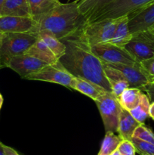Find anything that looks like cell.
Wrapping results in <instances>:
<instances>
[{
  "label": "cell",
  "mask_w": 154,
  "mask_h": 155,
  "mask_svg": "<svg viewBox=\"0 0 154 155\" xmlns=\"http://www.w3.org/2000/svg\"><path fill=\"white\" fill-rule=\"evenodd\" d=\"M133 137L143 140L144 142L154 145V133L149 128L146 127L144 124H140L134 130Z\"/></svg>",
  "instance_id": "26"
},
{
  "label": "cell",
  "mask_w": 154,
  "mask_h": 155,
  "mask_svg": "<svg viewBox=\"0 0 154 155\" xmlns=\"http://www.w3.org/2000/svg\"><path fill=\"white\" fill-rule=\"evenodd\" d=\"M38 37L42 39L51 49V51L59 59L66 51V45L61 40L57 39L54 35L47 32H39L37 33Z\"/></svg>",
  "instance_id": "23"
},
{
  "label": "cell",
  "mask_w": 154,
  "mask_h": 155,
  "mask_svg": "<svg viewBox=\"0 0 154 155\" xmlns=\"http://www.w3.org/2000/svg\"><path fill=\"white\" fill-rule=\"evenodd\" d=\"M122 155H135L136 148L131 141L122 140L117 148Z\"/></svg>",
  "instance_id": "29"
},
{
  "label": "cell",
  "mask_w": 154,
  "mask_h": 155,
  "mask_svg": "<svg viewBox=\"0 0 154 155\" xmlns=\"http://www.w3.org/2000/svg\"><path fill=\"white\" fill-rule=\"evenodd\" d=\"M124 48L137 62L154 56V28L132 34Z\"/></svg>",
  "instance_id": "7"
},
{
  "label": "cell",
  "mask_w": 154,
  "mask_h": 155,
  "mask_svg": "<svg viewBox=\"0 0 154 155\" xmlns=\"http://www.w3.org/2000/svg\"><path fill=\"white\" fill-rule=\"evenodd\" d=\"M149 116L154 120V101L150 103L149 109Z\"/></svg>",
  "instance_id": "32"
},
{
  "label": "cell",
  "mask_w": 154,
  "mask_h": 155,
  "mask_svg": "<svg viewBox=\"0 0 154 155\" xmlns=\"http://www.w3.org/2000/svg\"><path fill=\"white\" fill-rule=\"evenodd\" d=\"M37 22L32 17L1 16L0 33H35Z\"/></svg>",
  "instance_id": "11"
},
{
  "label": "cell",
  "mask_w": 154,
  "mask_h": 155,
  "mask_svg": "<svg viewBox=\"0 0 154 155\" xmlns=\"http://www.w3.org/2000/svg\"><path fill=\"white\" fill-rule=\"evenodd\" d=\"M2 37V36H1ZM1 37H0V39H1ZM2 68H3L2 65V62H1V58H0V69H2Z\"/></svg>",
  "instance_id": "37"
},
{
  "label": "cell",
  "mask_w": 154,
  "mask_h": 155,
  "mask_svg": "<svg viewBox=\"0 0 154 155\" xmlns=\"http://www.w3.org/2000/svg\"><path fill=\"white\" fill-rule=\"evenodd\" d=\"M36 22V33L47 32L60 40L79 36L86 25V20L79 9L77 1L60 2Z\"/></svg>",
  "instance_id": "2"
},
{
  "label": "cell",
  "mask_w": 154,
  "mask_h": 155,
  "mask_svg": "<svg viewBox=\"0 0 154 155\" xmlns=\"http://www.w3.org/2000/svg\"><path fill=\"white\" fill-rule=\"evenodd\" d=\"M106 132L117 133L119 117L122 107L112 92H106L95 100Z\"/></svg>",
  "instance_id": "6"
},
{
  "label": "cell",
  "mask_w": 154,
  "mask_h": 155,
  "mask_svg": "<svg viewBox=\"0 0 154 155\" xmlns=\"http://www.w3.org/2000/svg\"><path fill=\"white\" fill-rule=\"evenodd\" d=\"M98 155H101V154H98Z\"/></svg>",
  "instance_id": "40"
},
{
  "label": "cell",
  "mask_w": 154,
  "mask_h": 155,
  "mask_svg": "<svg viewBox=\"0 0 154 155\" xmlns=\"http://www.w3.org/2000/svg\"><path fill=\"white\" fill-rule=\"evenodd\" d=\"M110 155H122V154H121V153L118 151V149H116V150H115L113 152H112Z\"/></svg>",
  "instance_id": "35"
},
{
  "label": "cell",
  "mask_w": 154,
  "mask_h": 155,
  "mask_svg": "<svg viewBox=\"0 0 154 155\" xmlns=\"http://www.w3.org/2000/svg\"><path fill=\"white\" fill-rule=\"evenodd\" d=\"M37 39V33L30 32L2 33L0 39V58L3 68H7L13 57L27 53Z\"/></svg>",
  "instance_id": "3"
},
{
  "label": "cell",
  "mask_w": 154,
  "mask_h": 155,
  "mask_svg": "<svg viewBox=\"0 0 154 155\" xmlns=\"http://www.w3.org/2000/svg\"><path fill=\"white\" fill-rule=\"evenodd\" d=\"M75 1H77V2H79V1H81V0H75Z\"/></svg>",
  "instance_id": "39"
},
{
  "label": "cell",
  "mask_w": 154,
  "mask_h": 155,
  "mask_svg": "<svg viewBox=\"0 0 154 155\" xmlns=\"http://www.w3.org/2000/svg\"><path fill=\"white\" fill-rule=\"evenodd\" d=\"M3 102H4V98H3V96L2 95V94L0 93V111H1L2 107L3 105Z\"/></svg>",
  "instance_id": "34"
},
{
  "label": "cell",
  "mask_w": 154,
  "mask_h": 155,
  "mask_svg": "<svg viewBox=\"0 0 154 155\" xmlns=\"http://www.w3.org/2000/svg\"><path fill=\"white\" fill-rule=\"evenodd\" d=\"M140 124H142L137 122L128 110L122 108L119 117L117 133L122 139L131 141L134 130Z\"/></svg>",
  "instance_id": "16"
},
{
  "label": "cell",
  "mask_w": 154,
  "mask_h": 155,
  "mask_svg": "<svg viewBox=\"0 0 154 155\" xmlns=\"http://www.w3.org/2000/svg\"><path fill=\"white\" fill-rule=\"evenodd\" d=\"M123 139L119 136H116L112 132H106V135L104 138L101 149L98 154L110 155L112 152L117 149L118 146Z\"/></svg>",
  "instance_id": "25"
},
{
  "label": "cell",
  "mask_w": 154,
  "mask_h": 155,
  "mask_svg": "<svg viewBox=\"0 0 154 155\" xmlns=\"http://www.w3.org/2000/svg\"><path fill=\"white\" fill-rule=\"evenodd\" d=\"M71 75L59 61L52 64H48L38 71L27 76L25 79L30 80L49 82L61 85L70 89L71 82L73 79Z\"/></svg>",
  "instance_id": "9"
},
{
  "label": "cell",
  "mask_w": 154,
  "mask_h": 155,
  "mask_svg": "<svg viewBox=\"0 0 154 155\" xmlns=\"http://www.w3.org/2000/svg\"><path fill=\"white\" fill-rule=\"evenodd\" d=\"M119 18L106 19L87 24L82 30L80 38L88 45L109 43L113 36Z\"/></svg>",
  "instance_id": "5"
},
{
  "label": "cell",
  "mask_w": 154,
  "mask_h": 155,
  "mask_svg": "<svg viewBox=\"0 0 154 155\" xmlns=\"http://www.w3.org/2000/svg\"><path fill=\"white\" fill-rule=\"evenodd\" d=\"M103 66L106 77L111 86L112 93L118 98L125 89L129 88V85L120 71L109 66L107 64L103 63Z\"/></svg>",
  "instance_id": "15"
},
{
  "label": "cell",
  "mask_w": 154,
  "mask_h": 155,
  "mask_svg": "<svg viewBox=\"0 0 154 155\" xmlns=\"http://www.w3.org/2000/svg\"><path fill=\"white\" fill-rule=\"evenodd\" d=\"M152 2L154 0H115L91 18L86 24L125 16L143 8Z\"/></svg>",
  "instance_id": "4"
},
{
  "label": "cell",
  "mask_w": 154,
  "mask_h": 155,
  "mask_svg": "<svg viewBox=\"0 0 154 155\" xmlns=\"http://www.w3.org/2000/svg\"><path fill=\"white\" fill-rule=\"evenodd\" d=\"M27 54L36 58L48 64H52L58 61V58L56 57L55 54L39 37L33 46L27 51Z\"/></svg>",
  "instance_id": "19"
},
{
  "label": "cell",
  "mask_w": 154,
  "mask_h": 155,
  "mask_svg": "<svg viewBox=\"0 0 154 155\" xmlns=\"http://www.w3.org/2000/svg\"><path fill=\"white\" fill-rule=\"evenodd\" d=\"M131 37L132 34L130 33L128 29V15H125L119 18L116 30L109 43L124 48V46L129 42Z\"/></svg>",
  "instance_id": "18"
},
{
  "label": "cell",
  "mask_w": 154,
  "mask_h": 155,
  "mask_svg": "<svg viewBox=\"0 0 154 155\" xmlns=\"http://www.w3.org/2000/svg\"><path fill=\"white\" fill-rule=\"evenodd\" d=\"M131 141L140 155H154V145L134 137Z\"/></svg>",
  "instance_id": "27"
},
{
  "label": "cell",
  "mask_w": 154,
  "mask_h": 155,
  "mask_svg": "<svg viewBox=\"0 0 154 155\" xmlns=\"http://www.w3.org/2000/svg\"><path fill=\"white\" fill-rule=\"evenodd\" d=\"M143 92L137 88H127L118 97L121 107L126 110H131L139 104Z\"/></svg>",
  "instance_id": "21"
},
{
  "label": "cell",
  "mask_w": 154,
  "mask_h": 155,
  "mask_svg": "<svg viewBox=\"0 0 154 155\" xmlns=\"http://www.w3.org/2000/svg\"><path fill=\"white\" fill-rule=\"evenodd\" d=\"M66 45L65 53L58 61L74 77L82 78L102 87L107 92H112L106 77L103 63L79 36L61 40Z\"/></svg>",
  "instance_id": "1"
},
{
  "label": "cell",
  "mask_w": 154,
  "mask_h": 155,
  "mask_svg": "<svg viewBox=\"0 0 154 155\" xmlns=\"http://www.w3.org/2000/svg\"><path fill=\"white\" fill-rule=\"evenodd\" d=\"M31 17L29 0H5L2 16Z\"/></svg>",
  "instance_id": "17"
},
{
  "label": "cell",
  "mask_w": 154,
  "mask_h": 155,
  "mask_svg": "<svg viewBox=\"0 0 154 155\" xmlns=\"http://www.w3.org/2000/svg\"><path fill=\"white\" fill-rule=\"evenodd\" d=\"M46 65L48 64L45 62L25 53L11 58L8 63L7 68L13 70L21 78L25 79L27 76L37 72Z\"/></svg>",
  "instance_id": "10"
},
{
  "label": "cell",
  "mask_w": 154,
  "mask_h": 155,
  "mask_svg": "<svg viewBox=\"0 0 154 155\" xmlns=\"http://www.w3.org/2000/svg\"><path fill=\"white\" fill-rule=\"evenodd\" d=\"M70 89L81 92L82 94L89 97L94 101L107 92L98 85L79 77H73L71 82Z\"/></svg>",
  "instance_id": "14"
},
{
  "label": "cell",
  "mask_w": 154,
  "mask_h": 155,
  "mask_svg": "<svg viewBox=\"0 0 154 155\" xmlns=\"http://www.w3.org/2000/svg\"><path fill=\"white\" fill-rule=\"evenodd\" d=\"M141 91H144L146 93L148 98L149 101L153 102L154 101V83H149L145 86H143L141 89Z\"/></svg>",
  "instance_id": "30"
},
{
  "label": "cell",
  "mask_w": 154,
  "mask_h": 155,
  "mask_svg": "<svg viewBox=\"0 0 154 155\" xmlns=\"http://www.w3.org/2000/svg\"><path fill=\"white\" fill-rule=\"evenodd\" d=\"M59 3V0H29L31 17L36 21Z\"/></svg>",
  "instance_id": "22"
},
{
  "label": "cell",
  "mask_w": 154,
  "mask_h": 155,
  "mask_svg": "<svg viewBox=\"0 0 154 155\" xmlns=\"http://www.w3.org/2000/svg\"><path fill=\"white\" fill-rule=\"evenodd\" d=\"M5 0H0V17L2 16V11L3 5H4Z\"/></svg>",
  "instance_id": "33"
},
{
  "label": "cell",
  "mask_w": 154,
  "mask_h": 155,
  "mask_svg": "<svg viewBox=\"0 0 154 155\" xmlns=\"http://www.w3.org/2000/svg\"><path fill=\"white\" fill-rule=\"evenodd\" d=\"M138 63L149 83H154V56Z\"/></svg>",
  "instance_id": "28"
},
{
  "label": "cell",
  "mask_w": 154,
  "mask_h": 155,
  "mask_svg": "<svg viewBox=\"0 0 154 155\" xmlns=\"http://www.w3.org/2000/svg\"><path fill=\"white\" fill-rule=\"evenodd\" d=\"M114 1L115 0H81L78 2V6L87 23L91 18Z\"/></svg>",
  "instance_id": "20"
},
{
  "label": "cell",
  "mask_w": 154,
  "mask_h": 155,
  "mask_svg": "<svg viewBox=\"0 0 154 155\" xmlns=\"http://www.w3.org/2000/svg\"><path fill=\"white\" fill-rule=\"evenodd\" d=\"M0 155H5V154L4 151H3L2 148V142H0Z\"/></svg>",
  "instance_id": "36"
},
{
  "label": "cell",
  "mask_w": 154,
  "mask_h": 155,
  "mask_svg": "<svg viewBox=\"0 0 154 155\" xmlns=\"http://www.w3.org/2000/svg\"><path fill=\"white\" fill-rule=\"evenodd\" d=\"M150 101L146 94L143 93L139 104L134 108L129 110L131 116L140 124H144L145 120L149 117V109Z\"/></svg>",
  "instance_id": "24"
},
{
  "label": "cell",
  "mask_w": 154,
  "mask_h": 155,
  "mask_svg": "<svg viewBox=\"0 0 154 155\" xmlns=\"http://www.w3.org/2000/svg\"><path fill=\"white\" fill-rule=\"evenodd\" d=\"M128 29L131 34L154 27V2L128 15Z\"/></svg>",
  "instance_id": "12"
},
{
  "label": "cell",
  "mask_w": 154,
  "mask_h": 155,
  "mask_svg": "<svg viewBox=\"0 0 154 155\" xmlns=\"http://www.w3.org/2000/svg\"><path fill=\"white\" fill-rule=\"evenodd\" d=\"M107 64L120 71L126 81L128 82L129 87L141 89L143 86L149 83L148 79L142 71L138 62L130 65L120 64Z\"/></svg>",
  "instance_id": "13"
},
{
  "label": "cell",
  "mask_w": 154,
  "mask_h": 155,
  "mask_svg": "<svg viewBox=\"0 0 154 155\" xmlns=\"http://www.w3.org/2000/svg\"><path fill=\"white\" fill-rule=\"evenodd\" d=\"M2 148L3 151L5 155H20L14 148L4 145L3 143H2Z\"/></svg>",
  "instance_id": "31"
},
{
  "label": "cell",
  "mask_w": 154,
  "mask_h": 155,
  "mask_svg": "<svg viewBox=\"0 0 154 155\" xmlns=\"http://www.w3.org/2000/svg\"><path fill=\"white\" fill-rule=\"evenodd\" d=\"M2 33H0V37H1V36H2Z\"/></svg>",
  "instance_id": "38"
},
{
  "label": "cell",
  "mask_w": 154,
  "mask_h": 155,
  "mask_svg": "<svg viewBox=\"0 0 154 155\" xmlns=\"http://www.w3.org/2000/svg\"><path fill=\"white\" fill-rule=\"evenodd\" d=\"M92 52L103 62L111 64H134L137 63L132 56L124 48L110 43H101L91 45Z\"/></svg>",
  "instance_id": "8"
}]
</instances>
